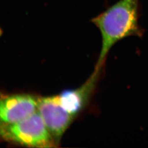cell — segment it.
Segmentation results:
<instances>
[{"mask_svg":"<svg viewBox=\"0 0 148 148\" xmlns=\"http://www.w3.org/2000/svg\"><path fill=\"white\" fill-rule=\"evenodd\" d=\"M140 0H119L90 21L99 30L101 46L95 68L106 65L112 47L130 36L143 37L144 30L139 23Z\"/></svg>","mask_w":148,"mask_h":148,"instance_id":"obj_1","label":"cell"},{"mask_svg":"<svg viewBox=\"0 0 148 148\" xmlns=\"http://www.w3.org/2000/svg\"><path fill=\"white\" fill-rule=\"evenodd\" d=\"M37 99L27 94L0 95V127L20 121L37 111Z\"/></svg>","mask_w":148,"mask_h":148,"instance_id":"obj_5","label":"cell"},{"mask_svg":"<svg viewBox=\"0 0 148 148\" xmlns=\"http://www.w3.org/2000/svg\"><path fill=\"white\" fill-rule=\"evenodd\" d=\"M0 141L37 148L57 144L37 110L20 121L0 127Z\"/></svg>","mask_w":148,"mask_h":148,"instance_id":"obj_2","label":"cell"},{"mask_svg":"<svg viewBox=\"0 0 148 148\" xmlns=\"http://www.w3.org/2000/svg\"><path fill=\"white\" fill-rule=\"evenodd\" d=\"M105 66L95 68L90 77L79 88L65 90L59 95L65 110L76 117L88 106L95 93Z\"/></svg>","mask_w":148,"mask_h":148,"instance_id":"obj_4","label":"cell"},{"mask_svg":"<svg viewBox=\"0 0 148 148\" xmlns=\"http://www.w3.org/2000/svg\"><path fill=\"white\" fill-rule=\"evenodd\" d=\"M37 101V110L57 144L75 117L64 109L59 95L39 97Z\"/></svg>","mask_w":148,"mask_h":148,"instance_id":"obj_3","label":"cell"}]
</instances>
